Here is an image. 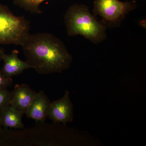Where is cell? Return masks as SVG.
<instances>
[{"label":"cell","instance_id":"6da1fadb","mask_svg":"<svg viewBox=\"0 0 146 146\" xmlns=\"http://www.w3.org/2000/svg\"><path fill=\"white\" fill-rule=\"evenodd\" d=\"M21 46L27 62L40 74L62 72L73 60L64 43L50 33H29Z\"/></svg>","mask_w":146,"mask_h":146},{"label":"cell","instance_id":"7a4b0ae2","mask_svg":"<svg viewBox=\"0 0 146 146\" xmlns=\"http://www.w3.org/2000/svg\"><path fill=\"white\" fill-rule=\"evenodd\" d=\"M64 22L69 36L80 35L95 44L107 38V27L94 16L87 6L75 4L65 13Z\"/></svg>","mask_w":146,"mask_h":146},{"label":"cell","instance_id":"3957f363","mask_svg":"<svg viewBox=\"0 0 146 146\" xmlns=\"http://www.w3.org/2000/svg\"><path fill=\"white\" fill-rule=\"evenodd\" d=\"M30 23L24 16H15L0 4V45H21L29 34Z\"/></svg>","mask_w":146,"mask_h":146},{"label":"cell","instance_id":"277c9868","mask_svg":"<svg viewBox=\"0 0 146 146\" xmlns=\"http://www.w3.org/2000/svg\"><path fill=\"white\" fill-rule=\"evenodd\" d=\"M136 7L135 1L94 0L93 12L94 16L98 15L102 18L101 22L107 27H118L127 15Z\"/></svg>","mask_w":146,"mask_h":146},{"label":"cell","instance_id":"5b68a950","mask_svg":"<svg viewBox=\"0 0 146 146\" xmlns=\"http://www.w3.org/2000/svg\"><path fill=\"white\" fill-rule=\"evenodd\" d=\"M48 117L54 122L64 125L72 121L73 108L69 91H65L60 99L50 102Z\"/></svg>","mask_w":146,"mask_h":146},{"label":"cell","instance_id":"8992f818","mask_svg":"<svg viewBox=\"0 0 146 146\" xmlns=\"http://www.w3.org/2000/svg\"><path fill=\"white\" fill-rule=\"evenodd\" d=\"M36 92L28 84H17L11 92L10 105L23 114H26Z\"/></svg>","mask_w":146,"mask_h":146},{"label":"cell","instance_id":"52a82bcc","mask_svg":"<svg viewBox=\"0 0 146 146\" xmlns=\"http://www.w3.org/2000/svg\"><path fill=\"white\" fill-rule=\"evenodd\" d=\"M50 102L43 91L36 93L26 114L36 122H44L48 117Z\"/></svg>","mask_w":146,"mask_h":146},{"label":"cell","instance_id":"ba28073f","mask_svg":"<svg viewBox=\"0 0 146 146\" xmlns=\"http://www.w3.org/2000/svg\"><path fill=\"white\" fill-rule=\"evenodd\" d=\"M18 54L19 52L14 50L10 54H5L4 52L2 56L4 65L1 71L4 75L8 78H11L14 76L20 74L25 70L33 68L27 61L21 60Z\"/></svg>","mask_w":146,"mask_h":146},{"label":"cell","instance_id":"9c48e42d","mask_svg":"<svg viewBox=\"0 0 146 146\" xmlns=\"http://www.w3.org/2000/svg\"><path fill=\"white\" fill-rule=\"evenodd\" d=\"M23 113L10 105L0 112V119L5 128L22 129L24 127L22 118Z\"/></svg>","mask_w":146,"mask_h":146},{"label":"cell","instance_id":"30bf717a","mask_svg":"<svg viewBox=\"0 0 146 146\" xmlns=\"http://www.w3.org/2000/svg\"><path fill=\"white\" fill-rule=\"evenodd\" d=\"M45 0H13L14 3L27 11L40 14L42 13L39 6Z\"/></svg>","mask_w":146,"mask_h":146},{"label":"cell","instance_id":"8fae6325","mask_svg":"<svg viewBox=\"0 0 146 146\" xmlns=\"http://www.w3.org/2000/svg\"><path fill=\"white\" fill-rule=\"evenodd\" d=\"M11 92L7 89H0V112L10 105Z\"/></svg>","mask_w":146,"mask_h":146},{"label":"cell","instance_id":"7c38bea8","mask_svg":"<svg viewBox=\"0 0 146 146\" xmlns=\"http://www.w3.org/2000/svg\"><path fill=\"white\" fill-rule=\"evenodd\" d=\"M12 83V78L6 77L0 70V89H7Z\"/></svg>","mask_w":146,"mask_h":146},{"label":"cell","instance_id":"4fadbf2b","mask_svg":"<svg viewBox=\"0 0 146 146\" xmlns=\"http://www.w3.org/2000/svg\"><path fill=\"white\" fill-rule=\"evenodd\" d=\"M4 53V52L3 50L0 48V61L2 60V56Z\"/></svg>","mask_w":146,"mask_h":146},{"label":"cell","instance_id":"5bb4252c","mask_svg":"<svg viewBox=\"0 0 146 146\" xmlns=\"http://www.w3.org/2000/svg\"><path fill=\"white\" fill-rule=\"evenodd\" d=\"M145 24H146L145 20H143V21H141L140 22V25H141V26L145 28L146 26H145Z\"/></svg>","mask_w":146,"mask_h":146},{"label":"cell","instance_id":"9a60e30c","mask_svg":"<svg viewBox=\"0 0 146 146\" xmlns=\"http://www.w3.org/2000/svg\"><path fill=\"white\" fill-rule=\"evenodd\" d=\"M2 124L1 122V119H0V132L3 130L2 129Z\"/></svg>","mask_w":146,"mask_h":146}]
</instances>
